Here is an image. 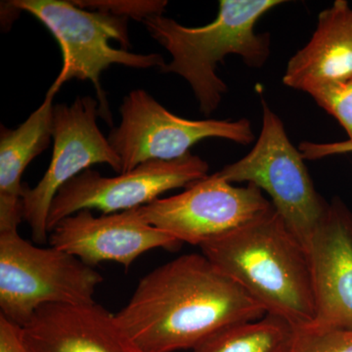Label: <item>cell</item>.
Returning <instances> with one entry per match:
<instances>
[{"mask_svg": "<svg viewBox=\"0 0 352 352\" xmlns=\"http://www.w3.org/2000/svg\"><path fill=\"white\" fill-rule=\"evenodd\" d=\"M9 3L41 21L61 48L63 67L50 89L57 94L64 83L74 78L90 80L96 89L100 117L110 126L113 119L101 87L102 72L115 64L160 69L166 65L161 54L127 51L131 46L127 18L87 10L63 0H13Z\"/></svg>", "mask_w": 352, "mask_h": 352, "instance_id": "277c9868", "label": "cell"}, {"mask_svg": "<svg viewBox=\"0 0 352 352\" xmlns=\"http://www.w3.org/2000/svg\"><path fill=\"white\" fill-rule=\"evenodd\" d=\"M51 247L75 256L94 267L115 261L129 268L144 252L175 251L182 242L147 223L138 208L95 217L85 210L66 217L50 231Z\"/></svg>", "mask_w": 352, "mask_h": 352, "instance_id": "8fae6325", "label": "cell"}, {"mask_svg": "<svg viewBox=\"0 0 352 352\" xmlns=\"http://www.w3.org/2000/svg\"><path fill=\"white\" fill-rule=\"evenodd\" d=\"M0 352H31L25 344L23 328L0 314Z\"/></svg>", "mask_w": 352, "mask_h": 352, "instance_id": "ffe728a7", "label": "cell"}, {"mask_svg": "<svg viewBox=\"0 0 352 352\" xmlns=\"http://www.w3.org/2000/svg\"><path fill=\"white\" fill-rule=\"evenodd\" d=\"M307 94L340 122L352 142V76L340 82L317 85Z\"/></svg>", "mask_w": 352, "mask_h": 352, "instance_id": "e0dca14e", "label": "cell"}, {"mask_svg": "<svg viewBox=\"0 0 352 352\" xmlns=\"http://www.w3.org/2000/svg\"><path fill=\"white\" fill-rule=\"evenodd\" d=\"M208 170L207 162L191 153L173 161L147 162L113 177L88 168L58 191L48 214V232L80 210L109 214L143 207L170 190L187 188Z\"/></svg>", "mask_w": 352, "mask_h": 352, "instance_id": "30bf717a", "label": "cell"}, {"mask_svg": "<svg viewBox=\"0 0 352 352\" xmlns=\"http://www.w3.org/2000/svg\"><path fill=\"white\" fill-rule=\"evenodd\" d=\"M315 302L309 327L352 330V212L339 199L307 243Z\"/></svg>", "mask_w": 352, "mask_h": 352, "instance_id": "7c38bea8", "label": "cell"}, {"mask_svg": "<svg viewBox=\"0 0 352 352\" xmlns=\"http://www.w3.org/2000/svg\"><path fill=\"white\" fill-rule=\"evenodd\" d=\"M201 254L265 309L296 329L311 326L315 302L305 245L275 208L200 245Z\"/></svg>", "mask_w": 352, "mask_h": 352, "instance_id": "7a4b0ae2", "label": "cell"}, {"mask_svg": "<svg viewBox=\"0 0 352 352\" xmlns=\"http://www.w3.org/2000/svg\"><path fill=\"white\" fill-rule=\"evenodd\" d=\"M265 314L203 254H188L148 273L115 315L141 352H175L195 349L222 329Z\"/></svg>", "mask_w": 352, "mask_h": 352, "instance_id": "6da1fadb", "label": "cell"}, {"mask_svg": "<svg viewBox=\"0 0 352 352\" xmlns=\"http://www.w3.org/2000/svg\"><path fill=\"white\" fill-rule=\"evenodd\" d=\"M48 90L43 103L17 129L1 126L0 133V232L18 231L23 217V173L47 149L52 138L53 100Z\"/></svg>", "mask_w": 352, "mask_h": 352, "instance_id": "9a60e30c", "label": "cell"}, {"mask_svg": "<svg viewBox=\"0 0 352 352\" xmlns=\"http://www.w3.org/2000/svg\"><path fill=\"white\" fill-rule=\"evenodd\" d=\"M281 0H220L217 17L203 27L188 28L154 15L143 21L153 38L170 52L171 62L160 69L189 83L204 115L219 108L226 83L217 73L227 55L242 58L250 68H263L270 56V34H256V23Z\"/></svg>", "mask_w": 352, "mask_h": 352, "instance_id": "3957f363", "label": "cell"}, {"mask_svg": "<svg viewBox=\"0 0 352 352\" xmlns=\"http://www.w3.org/2000/svg\"><path fill=\"white\" fill-rule=\"evenodd\" d=\"M80 8H89L95 11H103L129 19L143 21L154 15H163L168 1L149 0V1H124V0H91V1H74Z\"/></svg>", "mask_w": 352, "mask_h": 352, "instance_id": "d6986e66", "label": "cell"}, {"mask_svg": "<svg viewBox=\"0 0 352 352\" xmlns=\"http://www.w3.org/2000/svg\"><path fill=\"white\" fill-rule=\"evenodd\" d=\"M274 207L252 184L235 186L219 173L192 183L182 193L138 208L147 223L179 242L200 247L267 214Z\"/></svg>", "mask_w": 352, "mask_h": 352, "instance_id": "ba28073f", "label": "cell"}, {"mask_svg": "<svg viewBox=\"0 0 352 352\" xmlns=\"http://www.w3.org/2000/svg\"><path fill=\"white\" fill-rule=\"evenodd\" d=\"M99 116L98 100L88 96L78 97L71 105L59 104L53 109L54 145L50 168L36 187L25 185L22 197L23 217L31 227L32 240L38 244L48 239L50 206L66 183L95 164H107L122 173L119 156L97 124Z\"/></svg>", "mask_w": 352, "mask_h": 352, "instance_id": "9c48e42d", "label": "cell"}, {"mask_svg": "<svg viewBox=\"0 0 352 352\" xmlns=\"http://www.w3.org/2000/svg\"><path fill=\"white\" fill-rule=\"evenodd\" d=\"M296 328L281 317L265 314L233 324L199 344L194 352H289Z\"/></svg>", "mask_w": 352, "mask_h": 352, "instance_id": "2e32d148", "label": "cell"}, {"mask_svg": "<svg viewBox=\"0 0 352 352\" xmlns=\"http://www.w3.org/2000/svg\"><path fill=\"white\" fill-rule=\"evenodd\" d=\"M120 113V126L112 129L108 140L120 157L122 173L150 161L180 159L204 139H226L241 145L251 144L254 140L248 119H183L143 89L129 92Z\"/></svg>", "mask_w": 352, "mask_h": 352, "instance_id": "52a82bcc", "label": "cell"}, {"mask_svg": "<svg viewBox=\"0 0 352 352\" xmlns=\"http://www.w3.org/2000/svg\"><path fill=\"white\" fill-rule=\"evenodd\" d=\"M289 352H352V330L296 329Z\"/></svg>", "mask_w": 352, "mask_h": 352, "instance_id": "ac0fdd59", "label": "cell"}, {"mask_svg": "<svg viewBox=\"0 0 352 352\" xmlns=\"http://www.w3.org/2000/svg\"><path fill=\"white\" fill-rule=\"evenodd\" d=\"M100 273L56 248H39L18 231L0 232V314L20 327L48 305L94 302Z\"/></svg>", "mask_w": 352, "mask_h": 352, "instance_id": "5b68a950", "label": "cell"}, {"mask_svg": "<svg viewBox=\"0 0 352 352\" xmlns=\"http://www.w3.org/2000/svg\"><path fill=\"white\" fill-rule=\"evenodd\" d=\"M305 160L322 159L331 155L344 154L352 152V142L346 140L344 142L332 143V144H315L311 142H303L298 147Z\"/></svg>", "mask_w": 352, "mask_h": 352, "instance_id": "44dd1931", "label": "cell"}, {"mask_svg": "<svg viewBox=\"0 0 352 352\" xmlns=\"http://www.w3.org/2000/svg\"><path fill=\"white\" fill-rule=\"evenodd\" d=\"M261 108L263 126L256 145L219 173L232 184L248 183L266 192L289 230L307 248L330 204L315 189L305 157L292 144L279 116L263 98Z\"/></svg>", "mask_w": 352, "mask_h": 352, "instance_id": "8992f818", "label": "cell"}, {"mask_svg": "<svg viewBox=\"0 0 352 352\" xmlns=\"http://www.w3.org/2000/svg\"><path fill=\"white\" fill-rule=\"evenodd\" d=\"M22 328L31 352H141L116 315L95 302L44 305Z\"/></svg>", "mask_w": 352, "mask_h": 352, "instance_id": "4fadbf2b", "label": "cell"}, {"mask_svg": "<svg viewBox=\"0 0 352 352\" xmlns=\"http://www.w3.org/2000/svg\"><path fill=\"white\" fill-rule=\"evenodd\" d=\"M351 76L352 7L346 0H336L319 14L307 45L289 60L283 83L307 94L317 85Z\"/></svg>", "mask_w": 352, "mask_h": 352, "instance_id": "5bb4252c", "label": "cell"}]
</instances>
